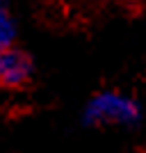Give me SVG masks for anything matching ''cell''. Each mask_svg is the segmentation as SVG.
Here are the masks:
<instances>
[{"label":"cell","instance_id":"3","mask_svg":"<svg viewBox=\"0 0 146 153\" xmlns=\"http://www.w3.org/2000/svg\"><path fill=\"white\" fill-rule=\"evenodd\" d=\"M19 37V21L14 16L9 0H0V48L16 44Z\"/></svg>","mask_w":146,"mask_h":153},{"label":"cell","instance_id":"1","mask_svg":"<svg viewBox=\"0 0 146 153\" xmlns=\"http://www.w3.org/2000/svg\"><path fill=\"white\" fill-rule=\"evenodd\" d=\"M146 121V105L137 94L116 87L98 89L84 101L80 123L87 130H121L135 133Z\"/></svg>","mask_w":146,"mask_h":153},{"label":"cell","instance_id":"2","mask_svg":"<svg viewBox=\"0 0 146 153\" xmlns=\"http://www.w3.org/2000/svg\"><path fill=\"white\" fill-rule=\"evenodd\" d=\"M37 76V66L32 55L12 44L7 48H0V89L2 91H21L30 87Z\"/></svg>","mask_w":146,"mask_h":153},{"label":"cell","instance_id":"4","mask_svg":"<svg viewBox=\"0 0 146 153\" xmlns=\"http://www.w3.org/2000/svg\"><path fill=\"white\" fill-rule=\"evenodd\" d=\"M128 153H146V146H139V149H133V151H128Z\"/></svg>","mask_w":146,"mask_h":153}]
</instances>
